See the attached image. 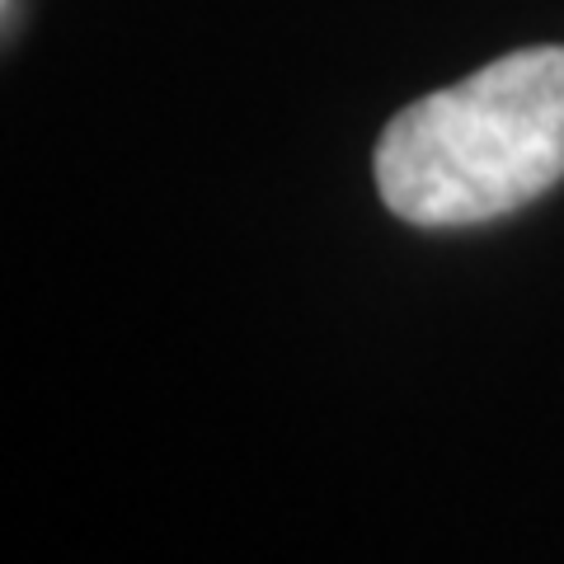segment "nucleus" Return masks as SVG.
I'll return each mask as SVG.
<instances>
[{"instance_id":"1","label":"nucleus","mask_w":564,"mask_h":564,"mask_svg":"<svg viewBox=\"0 0 564 564\" xmlns=\"http://www.w3.org/2000/svg\"><path fill=\"white\" fill-rule=\"evenodd\" d=\"M564 174V47H522L410 104L377 147V188L414 226H475Z\"/></svg>"}]
</instances>
